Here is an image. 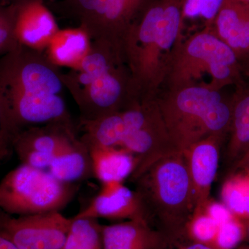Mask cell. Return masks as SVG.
Here are the masks:
<instances>
[{"label":"cell","instance_id":"cell-14","mask_svg":"<svg viewBox=\"0 0 249 249\" xmlns=\"http://www.w3.org/2000/svg\"><path fill=\"white\" fill-rule=\"evenodd\" d=\"M103 249H159L163 237L142 219L103 226Z\"/></svg>","mask_w":249,"mask_h":249},{"label":"cell","instance_id":"cell-29","mask_svg":"<svg viewBox=\"0 0 249 249\" xmlns=\"http://www.w3.org/2000/svg\"><path fill=\"white\" fill-rule=\"evenodd\" d=\"M203 211L215 221L219 225L234 216L223 203L217 202L211 199L208 201Z\"/></svg>","mask_w":249,"mask_h":249},{"label":"cell","instance_id":"cell-31","mask_svg":"<svg viewBox=\"0 0 249 249\" xmlns=\"http://www.w3.org/2000/svg\"><path fill=\"white\" fill-rule=\"evenodd\" d=\"M237 168L249 174V148L239 158Z\"/></svg>","mask_w":249,"mask_h":249},{"label":"cell","instance_id":"cell-28","mask_svg":"<svg viewBox=\"0 0 249 249\" xmlns=\"http://www.w3.org/2000/svg\"><path fill=\"white\" fill-rule=\"evenodd\" d=\"M18 132L13 127L7 113L0 103V163L14 150V139Z\"/></svg>","mask_w":249,"mask_h":249},{"label":"cell","instance_id":"cell-33","mask_svg":"<svg viewBox=\"0 0 249 249\" xmlns=\"http://www.w3.org/2000/svg\"><path fill=\"white\" fill-rule=\"evenodd\" d=\"M245 223L246 234H247V238L249 240V218L248 219H242Z\"/></svg>","mask_w":249,"mask_h":249},{"label":"cell","instance_id":"cell-21","mask_svg":"<svg viewBox=\"0 0 249 249\" xmlns=\"http://www.w3.org/2000/svg\"><path fill=\"white\" fill-rule=\"evenodd\" d=\"M102 229L97 219L71 217L62 249H103Z\"/></svg>","mask_w":249,"mask_h":249},{"label":"cell","instance_id":"cell-3","mask_svg":"<svg viewBox=\"0 0 249 249\" xmlns=\"http://www.w3.org/2000/svg\"><path fill=\"white\" fill-rule=\"evenodd\" d=\"M157 103L170 140L180 151L231 130L233 101L224 99L219 89L204 85L172 88Z\"/></svg>","mask_w":249,"mask_h":249},{"label":"cell","instance_id":"cell-13","mask_svg":"<svg viewBox=\"0 0 249 249\" xmlns=\"http://www.w3.org/2000/svg\"><path fill=\"white\" fill-rule=\"evenodd\" d=\"M211 29L235 52L239 61L249 54V4L225 0Z\"/></svg>","mask_w":249,"mask_h":249},{"label":"cell","instance_id":"cell-22","mask_svg":"<svg viewBox=\"0 0 249 249\" xmlns=\"http://www.w3.org/2000/svg\"><path fill=\"white\" fill-rule=\"evenodd\" d=\"M222 203L235 217L249 218V174L240 170L230 177L222 186Z\"/></svg>","mask_w":249,"mask_h":249},{"label":"cell","instance_id":"cell-15","mask_svg":"<svg viewBox=\"0 0 249 249\" xmlns=\"http://www.w3.org/2000/svg\"><path fill=\"white\" fill-rule=\"evenodd\" d=\"M76 139L67 127L57 126L54 129L31 128L18 134L14 142L17 155L36 152L54 157L71 145Z\"/></svg>","mask_w":249,"mask_h":249},{"label":"cell","instance_id":"cell-5","mask_svg":"<svg viewBox=\"0 0 249 249\" xmlns=\"http://www.w3.org/2000/svg\"><path fill=\"white\" fill-rule=\"evenodd\" d=\"M78 186L58 181L49 172L21 163L0 181V210L11 215L60 212Z\"/></svg>","mask_w":249,"mask_h":249},{"label":"cell","instance_id":"cell-11","mask_svg":"<svg viewBox=\"0 0 249 249\" xmlns=\"http://www.w3.org/2000/svg\"><path fill=\"white\" fill-rule=\"evenodd\" d=\"M73 217L146 221L137 193L118 181L103 183L97 196Z\"/></svg>","mask_w":249,"mask_h":249},{"label":"cell","instance_id":"cell-19","mask_svg":"<svg viewBox=\"0 0 249 249\" xmlns=\"http://www.w3.org/2000/svg\"><path fill=\"white\" fill-rule=\"evenodd\" d=\"M49 45L51 58L55 63L73 65L89 52L88 34L83 29L57 31Z\"/></svg>","mask_w":249,"mask_h":249},{"label":"cell","instance_id":"cell-23","mask_svg":"<svg viewBox=\"0 0 249 249\" xmlns=\"http://www.w3.org/2000/svg\"><path fill=\"white\" fill-rule=\"evenodd\" d=\"M219 226L204 211L194 213L187 224L185 235L189 240L211 247Z\"/></svg>","mask_w":249,"mask_h":249},{"label":"cell","instance_id":"cell-4","mask_svg":"<svg viewBox=\"0 0 249 249\" xmlns=\"http://www.w3.org/2000/svg\"><path fill=\"white\" fill-rule=\"evenodd\" d=\"M240 68L235 52L209 27L178 44L165 80L172 89L197 85L209 75L213 88L221 89L239 80Z\"/></svg>","mask_w":249,"mask_h":249},{"label":"cell","instance_id":"cell-20","mask_svg":"<svg viewBox=\"0 0 249 249\" xmlns=\"http://www.w3.org/2000/svg\"><path fill=\"white\" fill-rule=\"evenodd\" d=\"M229 158H240L249 148V88L242 89L233 101Z\"/></svg>","mask_w":249,"mask_h":249},{"label":"cell","instance_id":"cell-32","mask_svg":"<svg viewBox=\"0 0 249 249\" xmlns=\"http://www.w3.org/2000/svg\"><path fill=\"white\" fill-rule=\"evenodd\" d=\"M0 249H19L9 238L0 232Z\"/></svg>","mask_w":249,"mask_h":249},{"label":"cell","instance_id":"cell-26","mask_svg":"<svg viewBox=\"0 0 249 249\" xmlns=\"http://www.w3.org/2000/svg\"><path fill=\"white\" fill-rule=\"evenodd\" d=\"M225 0H183V18H201L212 25Z\"/></svg>","mask_w":249,"mask_h":249},{"label":"cell","instance_id":"cell-6","mask_svg":"<svg viewBox=\"0 0 249 249\" xmlns=\"http://www.w3.org/2000/svg\"><path fill=\"white\" fill-rule=\"evenodd\" d=\"M156 0H70L87 34L121 49L127 32Z\"/></svg>","mask_w":249,"mask_h":249},{"label":"cell","instance_id":"cell-24","mask_svg":"<svg viewBox=\"0 0 249 249\" xmlns=\"http://www.w3.org/2000/svg\"><path fill=\"white\" fill-rule=\"evenodd\" d=\"M247 238L245 223L235 215L219 226L217 234L211 248L235 249Z\"/></svg>","mask_w":249,"mask_h":249},{"label":"cell","instance_id":"cell-10","mask_svg":"<svg viewBox=\"0 0 249 249\" xmlns=\"http://www.w3.org/2000/svg\"><path fill=\"white\" fill-rule=\"evenodd\" d=\"M222 138L217 136L208 137L183 152L193 188L194 213L203 211L211 199V187L219 165V144Z\"/></svg>","mask_w":249,"mask_h":249},{"label":"cell","instance_id":"cell-34","mask_svg":"<svg viewBox=\"0 0 249 249\" xmlns=\"http://www.w3.org/2000/svg\"><path fill=\"white\" fill-rule=\"evenodd\" d=\"M235 249H249V245H242L238 246Z\"/></svg>","mask_w":249,"mask_h":249},{"label":"cell","instance_id":"cell-12","mask_svg":"<svg viewBox=\"0 0 249 249\" xmlns=\"http://www.w3.org/2000/svg\"><path fill=\"white\" fill-rule=\"evenodd\" d=\"M57 25L42 0H24L16 4L15 34L19 45L37 47L49 43Z\"/></svg>","mask_w":249,"mask_h":249},{"label":"cell","instance_id":"cell-7","mask_svg":"<svg viewBox=\"0 0 249 249\" xmlns=\"http://www.w3.org/2000/svg\"><path fill=\"white\" fill-rule=\"evenodd\" d=\"M71 223L58 211L15 217L0 210V232L19 249H62Z\"/></svg>","mask_w":249,"mask_h":249},{"label":"cell","instance_id":"cell-35","mask_svg":"<svg viewBox=\"0 0 249 249\" xmlns=\"http://www.w3.org/2000/svg\"><path fill=\"white\" fill-rule=\"evenodd\" d=\"M237 1H241V2L247 3V4H249V0H237Z\"/></svg>","mask_w":249,"mask_h":249},{"label":"cell","instance_id":"cell-16","mask_svg":"<svg viewBox=\"0 0 249 249\" xmlns=\"http://www.w3.org/2000/svg\"><path fill=\"white\" fill-rule=\"evenodd\" d=\"M89 152L93 175L102 183L123 182L135 170V158L122 147H96Z\"/></svg>","mask_w":249,"mask_h":249},{"label":"cell","instance_id":"cell-8","mask_svg":"<svg viewBox=\"0 0 249 249\" xmlns=\"http://www.w3.org/2000/svg\"><path fill=\"white\" fill-rule=\"evenodd\" d=\"M25 49L19 45L0 60V92L58 94L60 77L43 62L31 59Z\"/></svg>","mask_w":249,"mask_h":249},{"label":"cell","instance_id":"cell-9","mask_svg":"<svg viewBox=\"0 0 249 249\" xmlns=\"http://www.w3.org/2000/svg\"><path fill=\"white\" fill-rule=\"evenodd\" d=\"M0 103L18 133L29 124H69L66 106L58 94L0 92Z\"/></svg>","mask_w":249,"mask_h":249},{"label":"cell","instance_id":"cell-2","mask_svg":"<svg viewBox=\"0 0 249 249\" xmlns=\"http://www.w3.org/2000/svg\"><path fill=\"white\" fill-rule=\"evenodd\" d=\"M183 0H156L127 32L121 45L137 86L149 91L163 83L183 22Z\"/></svg>","mask_w":249,"mask_h":249},{"label":"cell","instance_id":"cell-37","mask_svg":"<svg viewBox=\"0 0 249 249\" xmlns=\"http://www.w3.org/2000/svg\"><path fill=\"white\" fill-rule=\"evenodd\" d=\"M245 60H247L248 61L249 65V54L248 55V56L247 57V58H245Z\"/></svg>","mask_w":249,"mask_h":249},{"label":"cell","instance_id":"cell-30","mask_svg":"<svg viewBox=\"0 0 249 249\" xmlns=\"http://www.w3.org/2000/svg\"><path fill=\"white\" fill-rule=\"evenodd\" d=\"M159 249H213L209 246L188 240L186 236L178 238H163Z\"/></svg>","mask_w":249,"mask_h":249},{"label":"cell","instance_id":"cell-1","mask_svg":"<svg viewBox=\"0 0 249 249\" xmlns=\"http://www.w3.org/2000/svg\"><path fill=\"white\" fill-rule=\"evenodd\" d=\"M133 181L147 222L163 238L184 236L195 201L183 152L176 150L161 156Z\"/></svg>","mask_w":249,"mask_h":249},{"label":"cell","instance_id":"cell-25","mask_svg":"<svg viewBox=\"0 0 249 249\" xmlns=\"http://www.w3.org/2000/svg\"><path fill=\"white\" fill-rule=\"evenodd\" d=\"M103 52L96 51L88 52L80 62L81 73L78 79L80 84L88 86L104 73L114 69L111 62L110 55Z\"/></svg>","mask_w":249,"mask_h":249},{"label":"cell","instance_id":"cell-17","mask_svg":"<svg viewBox=\"0 0 249 249\" xmlns=\"http://www.w3.org/2000/svg\"><path fill=\"white\" fill-rule=\"evenodd\" d=\"M49 173L58 181L73 183L93 175L89 150L76 140L68 148L54 157Z\"/></svg>","mask_w":249,"mask_h":249},{"label":"cell","instance_id":"cell-27","mask_svg":"<svg viewBox=\"0 0 249 249\" xmlns=\"http://www.w3.org/2000/svg\"><path fill=\"white\" fill-rule=\"evenodd\" d=\"M16 4L6 12H0V54L9 53L19 47L15 34Z\"/></svg>","mask_w":249,"mask_h":249},{"label":"cell","instance_id":"cell-36","mask_svg":"<svg viewBox=\"0 0 249 249\" xmlns=\"http://www.w3.org/2000/svg\"><path fill=\"white\" fill-rule=\"evenodd\" d=\"M0 1H19V2H20V1H24V0H0Z\"/></svg>","mask_w":249,"mask_h":249},{"label":"cell","instance_id":"cell-18","mask_svg":"<svg viewBox=\"0 0 249 249\" xmlns=\"http://www.w3.org/2000/svg\"><path fill=\"white\" fill-rule=\"evenodd\" d=\"M86 134L82 142L88 150L96 147H120L125 132L121 111L85 120Z\"/></svg>","mask_w":249,"mask_h":249}]
</instances>
